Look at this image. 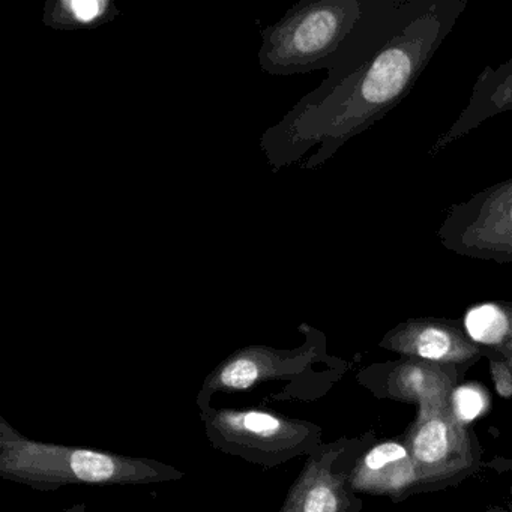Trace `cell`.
<instances>
[{
  "instance_id": "obj_1",
  "label": "cell",
  "mask_w": 512,
  "mask_h": 512,
  "mask_svg": "<svg viewBox=\"0 0 512 512\" xmlns=\"http://www.w3.org/2000/svg\"><path fill=\"white\" fill-rule=\"evenodd\" d=\"M467 0H362V13L332 56L328 77L260 137L272 172L317 151V170L353 137L370 130L415 88Z\"/></svg>"
},
{
  "instance_id": "obj_2",
  "label": "cell",
  "mask_w": 512,
  "mask_h": 512,
  "mask_svg": "<svg viewBox=\"0 0 512 512\" xmlns=\"http://www.w3.org/2000/svg\"><path fill=\"white\" fill-rule=\"evenodd\" d=\"M187 473L154 458L43 442L0 418V478L37 491L71 485H151L181 481Z\"/></svg>"
},
{
  "instance_id": "obj_3",
  "label": "cell",
  "mask_w": 512,
  "mask_h": 512,
  "mask_svg": "<svg viewBox=\"0 0 512 512\" xmlns=\"http://www.w3.org/2000/svg\"><path fill=\"white\" fill-rule=\"evenodd\" d=\"M362 13V0H302L262 31L259 65L269 76L326 70Z\"/></svg>"
},
{
  "instance_id": "obj_4",
  "label": "cell",
  "mask_w": 512,
  "mask_h": 512,
  "mask_svg": "<svg viewBox=\"0 0 512 512\" xmlns=\"http://www.w3.org/2000/svg\"><path fill=\"white\" fill-rule=\"evenodd\" d=\"M206 439L217 451L257 466H281L320 446L322 430L313 422L269 409L214 407L202 410Z\"/></svg>"
},
{
  "instance_id": "obj_5",
  "label": "cell",
  "mask_w": 512,
  "mask_h": 512,
  "mask_svg": "<svg viewBox=\"0 0 512 512\" xmlns=\"http://www.w3.org/2000/svg\"><path fill=\"white\" fill-rule=\"evenodd\" d=\"M299 332L305 337L304 344L296 349H275L265 344H250L235 350L220 362L203 380L196 397L200 412L212 407V400L220 392L248 391L266 382L286 380L289 385L278 394H271L274 401L304 398V379L322 356L323 335L313 326L302 323Z\"/></svg>"
},
{
  "instance_id": "obj_6",
  "label": "cell",
  "mask_w": 512,
  "mask_h": 512,
  "mask_svg": "<svg viewBox=\"0 0 512 512\" xmlns=\"http://www.w3.org/2000/svg\"><path fill=\"white\" fill-rule=\"evenodd\" d=\"M437 236L458 256L512 263V178L449 206Z\"/></svg>"
},
{
  "instance_id": "obj_7",
  "label": "cell",
  "mask_w": 512,
  "mask_h": 512,
  "mask_svg": "<svg viewBox=\"0 0 512 512\" xmlns=\"http://www.w3.org/2000/svg\"><path fill=\"white\" fill-rule=\"evenodd\" d=\"M410 457L419 481L449 478L473 464L472 445L451 409H422L409 437Z\"/></svg>"
},
{
  "instance_id": "obj_8",
  "label": "cell",
  "mask_w": 512,
  "mask_h": 512,
  "mask_svg": "<svg viewBox=\"0 0 512 512\" xmlns=\"http://www.w3.org/2000/svg\"><path fill=\"white\" fill-rule=\"evenodd\" d=\"M346 457L343 443L317 446L308 454L278 512H352Z\"/></svg>"
},
{
  "instance_id": "obj_9",
  "label": "cell",
  "mask_w": 512,
  "mask_h": 512,
  "mask_svg": "<svg viewBox=\"0 0 512 512\" xmlns=\"http://www.w3.org/2000/svg\"><path fill=\"white\" fill-rule=\"evenodd\" d=\"M380 346L436 365L467 364L481 356V347L469 340L463 326L433 317L400 323L383 337Z\"/></svg>"
},
{
  "instance_id": "obj_10",
  "label": "cell",
  "mask_w": 512,
  "mask_h": 512,
  "mask_svg": "<svg viewBox=\"0 0 512 512\" xmlns=\"http://www.w3.org/2000/svg\"><path fill=\"white\" fill-rule=\"evenodd\" d=\"M508 112H512V58L499 67L484 68L479 74L473 83L467 106L461 110L451 128L436 140L430 149L431 157H436L494 116Z\"/></svg>"
},
{
  "instance_id": "obj_11",
  "label": "cell",
  "mask_w": 512,
  "mask_h": 512,
  "mask_svg": "<svg viewBox=\"0 0 512 512\" xmlns=\"http://www.w3.org/2000/svg\"><path fill=\"white\" fill-rule=\"evenodd\" d=\"M347 481L352 490L362 493L400 496L419 478L407 446L383 442L356 460Z\"/></svg>"
},
{
  "instance_id": "obj_12",
  "label": "cell",
  "mask_w": 512,
  "mask_h": 512,
  "mask_svg": "<svg viewBox=\"0 0 512 512\" xmlns=\"http://www.w3.org/2000/svg\"><path fill=\"white\" fill-rule=\"evenodd\" d=\"M452 380L440 365L407 359L392 370L388 392L397 400L416 403L422 409H449Z\"/></svg>"
},
{
  "instance_id": "obj_13",
  "label": "cell",
  "mask_w": 512,
  "mask_h": 512,
  "mask_svg": "<svg viewBox=\"0 0 512 512\" xmlns=\"http://www.w3.org/2000/svg\"><path fill=\"white\" fill-rule=\"evenodd\" d=\"M121 16L115 0H47L43 23L59 32L92 31Z\"/></svg>"
},
{
  "instance_id": "obj_14",
  "label": "cell",
  "mask_w": 512,
  "mask_h": 512,
  "mask_svg": "<svg viewBox=\"0 0 512 512\" xmlns=\"http://www.w3.org/2000/svg\"><path fill=\"white\" fill-rule=\"evenodd\" d=\"M461 323L472 343L497 352L512 340V302H479L467 308Z\"/></svg>"
},
{
  "instance_id": "obj_15",
  "label": "cell",
  "mask_w": 512,
  "mask_h": 512,
  "mask_svg": "<svg viewBox=\"0 0 512 512\" xmlns=\"http://www.w3.org/2000/svg\"><path fill=\"white\" fill-rule=\"evenodd\" d=\"M490 398L482 386L476 383L458 386L449 398V409L460 424L466 425L484 415L488 410Z\"/></svg>"
},
{
  "instance_id": "obj_16",
  "label": "cell",
  "mask_w": 512,
  "mask_h": 512,
  "mask_svg": "<svg viewBox=\"0 0 512 512\" xmlns=\"http://www.w3.org/2000/svg\"><path fill=\"white\" fill-rule=\"evenodd\" d=\"M491 377H493L494 386L497 394L509 398L512 395V371L511 365L505 359H491L490 361Z\"/></svg>"
},
{
  "instance_id": "obj_17",
  "label": "cell",
  "mask_w": 512,
  "mask_h": 512,
  "mask_svg": "<svg viewBox=\"0 0 512 512\" xmlns=\"http://www.w3.org/2000/svg\"><path fill=\"white\" fill-rule=\"evenodd\" d=\"M497 352H499L500 355L503 356V359H505V361H508V364L511 365L512 368V340L509 341V343H506L505 346L502 347V349L497 350Z\"/></svg>"
},
{
  "instance_id": "obj_18",
  "label": "cell",
  "mask_w": 512,
  "mask_h": 512,
  "mask_svg": "<svg viewBox=\"0 0 512 512\" xmlns=\"http://www.w3.org/2000/svg\"><path fill=\"white\" fill-rule=\"evenodd\" d=\"M61 512H88V505L83 502L76 503V505L70 506V508L62 509Z\"/></svg>"
}]
</instances>
